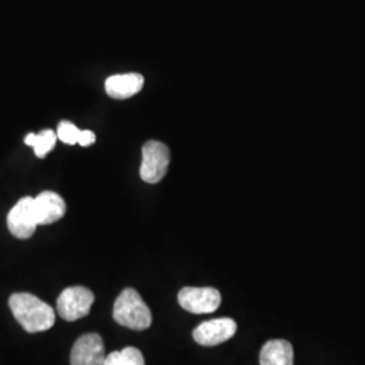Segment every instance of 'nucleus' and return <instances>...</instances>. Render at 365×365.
<instances>
[{"label": "nucleus", "instance_id": "1", "mask_svg": "<svg viewBox=\"0 0 365 365\" xmlns=\"http://www.w3.org/2000/svg\"><path fill=\"white\" fill-rule=\"evenodd\" d=\"M9 306L15 319L29 333L46 331L56 322L52 307L31 294H14L9 300Z\"/></svg>", "mask_w": 365, "mask_h": 365}, {"label": "nucleus", "instance_id": "2", "mask_svg": "<svg viewBox=\"0 0 365 365\" xmlns=\"http://www.w3.org/2000/svg\"><path fill=\"white\" fill-rule=\"evenodd\" d=\"M113 317L119 325L131 330L141 331L152 325L150 309L133 288H126L120 292L114 303Z\"/></svg>", "mask_w": 365, "mask_h": 365}, {"label": "nucleus", "instance_id": "3", "mask_svg": "<svg viewBox=\"0 0 365 365\" xmlns=\"http://www.w3.org/2000/svg\"><path fill=\"white\" fill-rule=\"evenodd\" d=\"M170 152L168 146L160 141H148L143 146V163L140 168L141 179L149 184L161 182L170 168Z\"/></svg>", "mask_w": 365, "mask_h": 365}, {"label": "nucleus", "instance_id": "4", "mask_svg": "<svg viewBox=\"0 0 365 365\" xmlns=\"http://www.w3.org/2000/svg\"><path fill=\"white\" fill-rule=\"evenodd\" d=\"M95 297L88 288L69 287L57 299V313L68 322L78 321L90 314Z\"/></svg>", "mask_w": 365, "mask_h": 365}, {"label": "nucleus", "instance_id": "5", "mask_svg": "<svg viewBox=\"0 0 365 365\" xmlns=\"http://www.w3.org/2000/svg\"><path fill=\"white\" fill-rule=\"evenodd\" d=\"M7 226L11 235L19 240H27L34 235L38 221L34 209V197L25 196L18 200L7 215Z\"/></svg>", "mask_w": 365, "mask_h": 365}, {"label": "nucleus", "instance_id": "6", "mask_svg": "<svg viewBox=\"0 0 365 365\" xmlns=\"http://www.w3.org/2000/svg\"><path fill=\"white\" fill-rule=\"evenodd\" d=\"M179 304L185 312L192 314H210L221 306V294L211 287H184L178 295Z\"/></svg>", "mask_w": 365, "mask_h": 365}, {"label": "nucleus", "instance_id": "7", "mask_svg": "<svg viewBox=\"0 0 365 365\" xmlns=\"http://www.w3.org/2000/svg\"><path fill=\"white\" fill-rule=\"evenodd\" d=\"M103 339L96 334H84L75 342L71 352V365H105Z\"/></svg>", "mask_w": 365, "mask_h": 365}, {"label": "nucleus", "instance_id": "8", "mask_svg": "<svg viewBox=\"0 0 365 365\" xmlns=\"http://www.w3.org/2000/svg\"><path fill=\"white\" fill-rule=\"evenodd\" d=\"M237 331V324L232 318H218L200 324L192 333L194 339L203 346H215L232 339Z\"/></svg>", "mask_w": 365, "mask_h": 365}, {"label": "nucleus", "instance_id": "9", "mask_svg": "<svg viewBox=\"0 0 365 365\" xmlns=\"http://www.w3.org/2000/svg\"><path fill=\"white\" fill-rule=\"evenodd\" d=\"M34 209L38 225H51L66 215V200L53 191H43L34 197Z\"/></svg>", "mask_w": 365, "mask_h": 365}, {"label": "nucleus", "instance_id": "10", "mask_svg": "<svg viewBox=\"0 0 365 365\" xmlns=\"http://www.w3.org/2000/svg\"><path fill=\"white\" fill-rule=\"evenodd\" d=\"M144 76L135 72L113 75L106 80L105 88L107 95L117 101H125L137 95L144 88Z\"/></svg>", "mask_w": 365, "mask_h": 365}, {"label": "nucleus", "instance_id": "11", "mask_svg": "<svg viewBox=\"0 0 365 365\" xmlns=\"http://www.w3.org/2000/svg\"><path fill=\"white\" fill-rule=\"evenodd\" d=\"M260 365H294V349L286 339L268 341L260 352Z\"/></svg>", "mask_w": 365, "mask_h": 365}, {"label": "nucleus", "instance_id": "12", "mask_svg": "<svg viewBox=\"0 0 365 365\" xmlns=\"http://www.w3.org/2000/svg\"><path fill=\"white\" fill-rule=\"evenodd\" d=\"M57 138L58 137H57V134L54 131L43 130L41 131L39 134H34V133L27 134L25 143L29 146H33L34 153L37 155V157L43 158L54 148Z\"/></svg>", "mask_w": 365, "mask_h": 365}, {"label": "nucleus", "instance_id": "13", "mask_svg": "<svg viewBox=\"0 0 365 365\" xmlns=\"http://www.w3.org/2000/svg\"><path fill=\"white\" fill-rule=\"evenodd\" d=\"M105 365H145L144 356L137 348L128 346L107 354Z\"/></svg>", "mask_w": 365, "mask_h": 365}, {"label": "nucleus", "instance_id": "14", "mask_svg": "<svg viewBox=\"0 0 365 365\" xmlns=\"http://www.w3.org/2000/svg\"><path fill=\"white\" fill-rule=\"evenodd\" d=\"M80 129L78 126H75L73 123L71 122H61L58 125V129H57V137L60 141L66 143L68 145L78 144V135H80Z\"/></svg>", "mask_w": 365, "mask_h": 365}, {"label": "nucleus", "instance_id": "15", "mask_svg": "<svg viewBox=\"0 0 365 365\" xmlns=\"http://www.w3.org/2000/svg\"><path fill=\"white\" fill-rule=\"evenodd\" d=\"M96 141V135L95 133L91 130H81L80 135H78V144L81 146H90Z\"/></svg>", "mask_w": 365, "mask_h": 365}]
</instances>
